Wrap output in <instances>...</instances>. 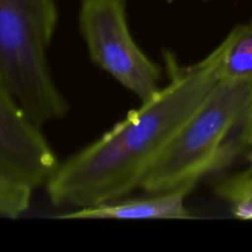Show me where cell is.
Segmentation results:
<instances>
[{"label": "cell", "mask_w": 252, "mask_h": 252, "mask_svg": "<svg viewBox=\"0 0 252 252\" xmlns=\"http://www.w3.org/2000/svg\"><path fill=\"white\" fill-rule=\"evenodd\" d=\"M252 149V86L219 80L155 164L145 193L189 189Z\"/></svg>", "instance_id": "obj_2"}, {"label": "cell", "mask_w": 252, "mask_h": 252, "mask_svg": "<svg viewBox=\"0 0 252 252\" xmlns=\"http://www.w3.org/2000/svg\"><path fill=\"white\" fill-rule=\"evenodd\" d=\"M249 161H250L252 164V150L250 152V155H249Z\"/></svg>", "instance_id": "obj_10"}, {"label": "cell", "mask_w": 252, "mask_h": 252, "mask_svg": "<svg viewBox=\"0 0 252 252\" xmlns=\"http://www.w3.org/2000/svg\"><path fill=\"white\" fill-rule=\"evenodd\" d=\"M214 193L225 202L235 218L252 220V164L243 171L217 181Z\"/></svg>", "instance_id": "obj_8"}, {"label": "cell", "mask_w": 252, "mask_h": 252, "mask_svg": "<svg viewBox=\"0 0 252 252\" xmlns=\"http://www.w3.org/2000/svg\"><path fill=\"white\" fill-rule=\"evenodd\" d=\"M56 153L0 79V169L33 189L58 166Z\"/></svg>", "instance_id": "obj_5"}, {"label": "cell", "mask_w": 252, "mask_h": 252, "mask_svg": "<svg viewBox=\"0 0 252 252\" xmlns=\"http://www.w3.org/2000/svg\"><path fill=\"white\" fill-rule=\"evenodd\" d=\"M192 189H179L172 191L147 193L143 197L127 198L96 206L69 211L57 216V219H117V220H154V219H194V214L187 208L186 199Z\"/></svg>", "instance_id": "obj_6"}, {"label": "cell", "mask_w": 252, "mask_h": 252, "mask_svg": "<svg viewBox=\"0 0 252 252\" xmlns=\"http://www.w3.org/2000/svg\"><path fill=\"white\" fill-rule=\"evenodd\" d=\"M78 20L95 65L137 96L140 102L160 90L161 69L133 37L127 0H81Z\"/></svg>", "instance_id": "obj_4"}, {"label": "cell", "mask_w": 252, "mask_h": 252, "mask_svg": "<svg viewBox=\"0 0 252 252\" xmlns=\"http://www.w3.org/2000/svg\"><path fill=\"white\" fill-rule=\"evenodd\" d=\"M219 47V80L252 86V21L236 25Z\"/></svg>", "instance_id": "obj_7"}, {"label": "cell", "mask_w": 252, "mask_h": 252, "mask_svg": "<svg viewBox=\"0 0 252 252\" xmlns=\"http://www.w3.org/2000/svg\"><path fill=\"white\" fill-rule=\"evenodd\" d=\"M220 47L189 65L167 54L169 83L63 162L46 182L54 207L96 206L142 189L148 175L219 81Z\"/></svg>", "instance_id": "obj_1"}, {"label": "cell", "mask_w": 252, "mask_h": 252, "mask_svg": "<svg viewBox=\"0 0 252 252\" xmlns=\"http://www.w3.org/2000/svg\"><path fill=\"white\" fill-rule=\"evenodd\" d=\"M33 187L0 169V218L21 217L31 206Z\"/></svg>", "instance_id": "obj_9"}, {"label": "cell", "mask_w": 252, "mask_h": 252, "mask_svg": "<svg viewBox=\"0 0 252 252\" xmlns=\"http://www.w3.org/2000/svg\"><path fill=\"white\" fill-rule=\"evenodd\" d=\"M57 24L54 0H0V79L41 128L69 111L47 59Z\"/></svg>", "instance_id": "obj_3"}]
</instances>
